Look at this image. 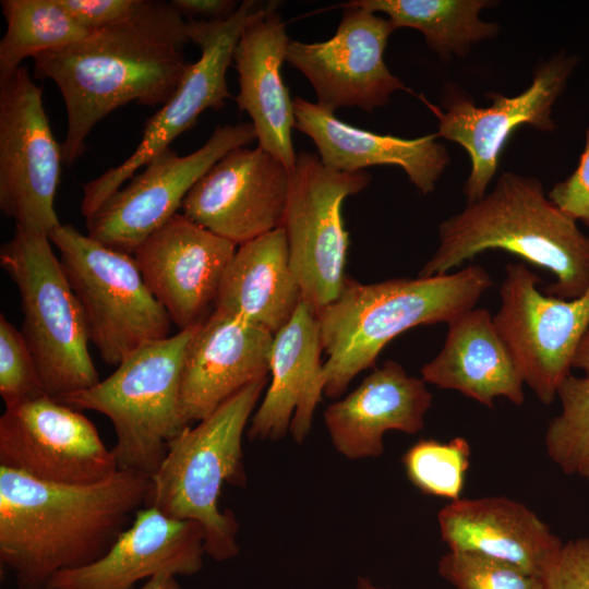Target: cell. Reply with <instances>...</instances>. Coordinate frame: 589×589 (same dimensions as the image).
Here are the masks:
<instances>
[{
  "label": "cell",
  "mask_w": 589,
  "mask_h": 589,
  "mask_svg": "<svg viewBox=\"0 0 589 589\" xmlns=\"http://www.w3.org/2000/svg\"><path fill=\"white\" fill-rule=\"evenodd\" d=\"M43 92L27 68L0 79V208L15 227L50 235L62 148L44 109Z\"/></svg>",
  "instance_id": "obj_11"
},
{
  "label": "cell",
  "mask_w": 589,
  "mask_h": 589,
  "mask_svg": "<svg viewBox=\"0 0 589 589\" xmlns=\"http://www.w3.org/2000/svg\"><path fill=\"white\" fill-rule=\"evenodd\" d=\"M82 309L89 341L118 365L142 345L169 337L171 321L146 286L132 254L60 224L49 235Z\"/></svg>",
  "instance_id": "obj_8"
},
{
  "label": "cell",
  "mask_w": 589,
  "mask_h": 589,
  "mask_svg": "<svg viewBox=\"0 0 589 589\" xmlns=\"http://www.w3.org/2000/svg\"><path fill=\"white\" fill-rule=\"evenodd\" d=\"M264 4L242 1L236 13L225 21L188 20L190 41L201 56L190 63L172 96L146 122L135 151L120 165L83 185L81 213L91 217L127 180L155 156L170 147L176 137L193 128L206 109L219 110L231 95L226 74L245 25Z\"/></svg>",
  "instance_id": "obj_10"
},
{
  "label": "cell",
  "mask_w": 589,
  "mask_h": 589,
  "mask_svg": "<svg viewBox=\"0 0 589 589\" xmlns=\"http://www.w3.org/2000/svg\"><path fill=\"white\" fill-rule=\"evenodd\" d=\"M149 477L118 470L94 484L38 481L0 467V565L17 589L103 557L145 506Z\"/></svg>",
  "instance_id": "obj_2"
},
{
  "label": "cell",
  "mask_w": 589,
  "mask_h": 589,
  "mask_svg": "<svg viewBox=\"0 0 589 589\" xmlns=\"http://www.w3.org/2000/svg\"><path fill=\"white\" fill-rule=\"evenodd\" d=\"M556 397L561 411L545 431L546 455L565 474L589 483V377L570 374Z\"/></svg>",
  "instance_id": "obj_30"
},
{
  "label": "cell",
  "mask_w": 589,
  "mask_h": 589,
  "mask_svg": "<svg viewBox=\"0 0 589 589\" xmlns=\"http://www.w3.org/2000/svg\"><path fill=\"white\" fill-rule=\"evenodd\" d=\"M440 243L418 276L448 274L489 250L510 252L550 271L542 291L564 300L589 288V236L545 195L534 177L503 172L481 200L438 226Z\"/></svg>",
  "instance_id": "obj_3"
},
{
  "label": "cell",
  "mask_w": 589,
  "mask_h": 589,
  "mask_svg": "<svg viewBox=\"0 0 589 589\" xmlns=\"http://www.w3.org/2000/svg\"><path fill=\"white\" fill-rule=\"evenodd\" d=\"M542 578L546 589H589V537L563 542Z\"/></svg>",
  "instance_id": "obj_34"
},
{
  "label": "cell",
  "mask_w": 589,
  "mask_h": 589,
  "mask_svg": "<svg viewBox=\"0 0 589 589\" xmlns=\"http://www.w3.org/2000/svg\"><path fill=\"white\" fill-rule=\"evenodd\" d=\"M290 172L261 147H237L187 194L182 214L237 245L283 227Z\"/></svg>",
  "instance_id": "obj_17"
},
{
  "label": "cell",
  "mask_w": 589,
  "mask_h": 589,
  "mask_svg": "<svg viewBox=\"0 0 589 589\" xmlns=\"http://www.w3.org/2000/svg\"><path fill=\"white\" fill-rule=\"evenodd\" d=\"M540 283L525 264H507L493 322L525 384L549 405L572 374L575 352L589 327V288L564 300L541 291Z\"/></svg>",
  "instance_id": "obj_12"
},
{
  "label": "cell",
  "mask_w": 589,
  "mask_h": 589,
  "mask_svg": "<svg viewBox=\"0 0 589 589\" xmlns=\"http://www.w3.org/2000/svg\"><path fill=\"white\" fill-rule=\"evenodd\" d=\"M315 313L300 302L291 320L274 337L271 384L253 413L247 435L252 441L279 440L288 433L302 443L324 394V363Z\"/></svg>",
  "instance_id": "obj_21"
},
{
  "label": "cell",
  "mask_w": 589,
  "mask_h": 589,
  "mask_svg": "<svg viewBox=\"0 0 589 589\" xmlns=\"http://www.w3.org/2000/svg\"><path fill=\"white\" fill-rule=\"evenodd\" d=\"M274 335L233 314L214 311L194 327L180 382V406L192 424L243 387L266 380Z\"/></svg>",
  "instance_id": "obj_19"
},
{
  "label": "cell",
  "mask_w": 589,
  "mask_h": 589,
  "mask_svg": "<svg viewBox=\"0 0 589 589\" xmlns=\"http://www.w3.org/2000/svg\"><path fill=\"white\" fill-rule=\"evenodd\" d=\"M193 330L142 345L105 380L58 399L111 421L118 469L153 476L169 444L191 425L181 411L180 382Z\"/></svg>",
  "instance_id": "obj_6"
},
{
  "label": "cell",
  "mask_w": 589,
  "mask_h": 589,
  "mask_svg": "<svg viewBox=\"0 0 589 589\" xmlns=\"http://www.w3.org/2000/svg\"><path fill=\"white\" fill-rule=\"evenodd\" d=\"M443 348L421 368V378L442 389L456 390L489 408L504 397L520 406L524 378L493 315L473 308L447 323Z\"/></svg>",
  "instance_id": "obj_26"
},
{
  "label": "cell",
  "mask_w": 589,
  "mask_h": 589,
  "mask_svg": "<svg viewBox=\"0 0 589 589\" xmlns=\"http://www.w3.org/2000/svg\"><path fill=\"white\" fill-rule=\"evenodd\" d=\"M0 395L5 406L47 395L24 335L0 315Z\"/></svg>",
  "instance_id": "obj_33"
},
{
  "label": "cell",
  "mask_w": 589,
  "mask_h": 589,
  "mask_svg": "<svg viewBox=\"0 0 589 589\" xmlns=\"http://www.w3.org/2000/svg\"><path fill=\"white\" fill-rule=\"evenodd\" d=\"M296 129L315 144L322 163L340 172L364 171L370 166L400 167L424 195L434 191L449 164L446 147L435 134L405 139L377 134L348 124L335 112L301 97L293 99Z\"/></svg>",
  "instance_id": "obj_25"
},
{
  "label": "cell",
  "mask_w": 589,
  "mask_h": 589,
  "mask_svg": "<svg viewBox=\"0 0 589 589\" xmlns=\"http://www.w3.org/2000/svg\"><path fill=\"white\" fill-rule=\"evenodd\" d=\"M548 196L567 216L589 228V127L576 168L555 183Z\"/></svg>",
  "instance_id": "obj_35"
},
{
  "label": "cell",
  "mask_w": 589,
  "mask_h": 589,
  "mask_svg": "<svg viewBox=\"0 0 589 589\" xmlns=\"http://www.w3.org/2000/svg\"><path fill=\"white\" fill-rule=\"evenodd\" d=\"M350 5L385 13L397 28L420 31L428 46L441 57L464 56L471 45L494 37L498 25L480 20L488 0H353Z\"/></svg>",
  "instance_id": "obj_28"
},
{
  "label": "cell",
  "mask_w": 589,
  "mask_h": 589,
  "mask_svg": "<svg viewBox=\"0 0 589 589\" xmlns=\"http://www.w3.org/2000/svg\"><path fill=\"white\" fill-rule=\"evenodd\" d=\"M370 181L365 171H335L317 154L297 153L283 228L301 300L315 314L339 296L347 278L349 236L342 203Z\"/></svg>",
  "instance_id": "obj_9"
},
{
  "label": "cell",
  "mask_w": 589,
  "mask_h": 589,
  "mask_svg": "<svg viewBox=\"0 0 589 589\" xmlns=\"http://www.w3.org/2000/svg\"><path fill=\"white\" fill-rule=\"evenodd\" d=\"M256 140L251 122L218 125L196 151L178 155L170 147L155 156L91 217L87 235L129 254L181 208L192 187L230 151Z\"/></svg>",
  "instance_id": "obj_13"
},
{
  "label": "cell",
  "mask_w": 589,
  "mask_h": 589,
  "mask_svg": "<svg viewBox=\"0 0 589 589\" xmlns=\"http://www.w3.org/2000/svg\"><path fill=\"white\" fill-rule=\"evenodd\" d=\"M573 369L584 371L585 376L589 377V327L575 352Z\"/></svg>",
  "instance_id": "obj_38"
},
{
  "label": "cell",
  "mask_w": 589,
  "mask_h": 589,
  "mask_svg": "<svg viewBox=\"0 0 589 589\" xmlns=\"http://www.w3.org/2000/svg\"><path fill=\"white\" fill-rule=\"evenodd\" d=\"M301 301L286 231L279 227L239 245L223 278L215 309L275 335Z\"/></svg>",
  "instance_id": "obj_27"
},
{
  "label": "cell",
  "mask_w": 589,
  "mask_h": 589,
  "mask_svg": "<svg viewBox=\"0 0 589 589\" xmlns=\"http://www.w3.org/2000/svg\"><path fill=\"white\" fill-rule=\"evenodd\" d=\"M341 8L333 37L317 43L291 39L286 61L309 80L318 105L334 112L344 107L372 111L388 104L396 91H407L384 61L396 27L388 19L348 2Z\"/></svg>",
  "instance_id": "obj_16"
},
{
  "label": "cell",
  "mask_w": 589,
  "mask_h": 589,
  "mask_svg": "<svg viewBox=\"0 0 589 589\" xmlns=\"http://www.w3.org/2000/svg\"><path fill=\"white\" fill-rule=\"evenodd\" d=\"M0 467L67 485L98 483L119 470L94 423L48 395L5 406Z\"/></svg>",
  "instance_id": "obj_14"
},
{
  "label": "cell",
  "mask_w": 589,
  "mask_h": 589,
  "mask_svg": "<svg viewBox=\"0 0 589 589\" xmlns=\"http://www.w3.org/2000/svg\"><path fill=\"white\" fill-rule=\"evenodd\" d=\"M236 251L233 242L177 213L132 255L149 291L181 332L214 311Z\"/></svg>",
  "instance_id": "obj_18"
},
{
  "label": "cell",
  "mask_w": 589,
  "mask_h": 589,
  "mask_svg": "<svg viewBox=\"0 0 589 589\" xmlns=\"http://www.w3.org/2000/svg\"><path fill=\"white\" fill-rule=\"evenodd\" d=\"M73 19L94 33L130 19L144 0H60Z\"/></svg>",
  "instance_id": "obj_36"
},
{
  "label": "cell",
  "mask_w": 589,
  "mask_h": 589,
  "mask_svg": "<svg viewBox=\"0 0 589 589\" xmlns=\"http://www.w3.org/2000/svg\"><path fill=\"white\" fill-rule=\"evenodd\" d=\"M266 381L243 387L195 426L185 428L149 477L145 506L199 522L205 554L218 562L239 553V522L230 509H219V497L225 484L245 486L242 436Z\"/></svg>",
  "instance_id": "obj_5"
},
{
  "label": "cell",
  "mask_w": 589,
  "mask_h": 589,
  "mask_svg": "<svg viewBox=\"0 0 589 589\" xmlns=\"http://www.w3.org/2000/svg\"><path fill=\"white\" fill-rule=\"evenodd\" d=\"M140 589H181L176 576L158 574L146 580Z\"/></svg>",
  "instance_id": "obj_39"
},
{
  "label": "cell",
  "mask_w": 589,
  "mask_h": 589,
  "mask_svg": "<svg viewBox=\"0 0 589 589\" xmlns=\"http://www.w3.org/2000/svg\"><path fill=\"white\" fill-rule=\"evenodd\" d=\"M437 521L448 551L503 561L541 577L563 543L534 512L506 496L452 501Z\"/></svg>",
  "instance_id": "obj_24"
},
{
  "label": "cell",
  "mask_w": 589,
  "mask_h": 589,
  "mask_svg": "<svg viewBox=\"0 0 589 589\" xmlns=\"http://www.w3.org/2000/svg\"><path fill=\"white\" fill-rule=\"evenodd\" d=\"M432 398L422 378L387 360L345 398L330 404L324 423L340 455L351 460L376 458L384 453L386 432L417 434L424 428Z\"/></svg>",
  "instance_id": "obj_23"
},
{
  "label": "cell",
  "mask_w": 589,
  "mask_h": 589,
  "mask_svg": "<svg viewBox=\"0 0 589 589\" xmlns=\"http://www.w3.org/2000/svg\"><path fill=\"white\" fill-rule=\"evenodd\" d=\"M7 31L0 40V79L22 67L28 57L73 45L91 33L60 0H1Z\"/></svg>",
  "instance_id": "obj_29"
},
{
  "label": "cell",
  "mask_w": 589,
  "mask_h": 589,
  "mask_svg": "<svg viewBox=\"0 0 589 589\" xmlns=\"http://www.w3.org/2000/svg\"><path fill=\"white\" fill-rule=\"evenodd\" d=\"M437 572L455 589H546L539 575L471 553L448 551L440 558Z\"/></svg>",
  "instance_id": "obj_32"
},
{
  "label": "cell",
  "mask_w": 589,
  "mask_h": 589,
  "mask_svg": "<svg viewBox=\"0 0 589 589\" xmlns=\"http://www.w3.org/2000/svg\"><path fill=\"white\" fill-rule=\"evenodd\" d=\"M50 242L48 235L15 227L1 247L0 263L19 290L21 332L45 393L58 400L100 380L82 309Z\"/></svg>",
  "instance_id": "obj_7"
},
{
  "label": "cell",
  "mask_w": 589,
  "mask_h": 589,
  "mask_svg": "<svg viewBox=\"0 0 589 589\" xmlns=\"http://www.w3.org/2000/svg\"><path fill=\"white\" fill-rule=\"evenodd\" d=\"M172 8L189 20L201 17L203 21H225L238 10L239 2L235 0H171Z\"/></svg>",
  "instance_id": "obj_37"
},
{
  "label": "cell",
  "mask_w": 589,
  "mask_h": 589,
  "mask_svg": "<svg viewBox=\"0 0 589 589\" xmlns=\"http://www.w3.org/2000/svg\"><path fill=\"white\" fill-rule=\"evenodd\" d=\"M204 554L199 522L144 506L103 557L56 574L46 589H132L158 574L192 576L203 567Z\"/></svg>",
  "instance_id": "obj_20"
},
{
  "label": "cell",
  "mask_w": 589,
  "mask_h": 589,
  "mask_svg": "<svg viewBox=\"0 0 589 589\" xmlns=\"http://www.w3.org/2000/svg\"><path fill=\"white\" fill-rule=\"evenodd\" d=\"M356 589H387L378 587L366 577H358Z\"/></svg>",
  "instance_id": "obj_40"
},
{
  "label": "cell",
  "mask_w": 589,
  "mask_h": 589,
  "mask_svg": "<svg viewBox=\"0 0 589 589\" xmlns=\"http://www.w3.org/2000/svg\"><path fill=\"white\" fill-rule=\"evenodd\" d=\"M578 63V57L558 53L538 67L531 84L516 96L489 93L488 107L450 93L442 110L428 101L438 119L436 135L462 146L471 168L464 187L468 203L481 200L494 178L501 154L513 133L522 125L552 131V108Z\"/></svg>",
  "instance_id": "obj_15"
},
{
  "label": "cell",
  "mask_w": 589,
  "mask_h": 589,
  "mask_svg": "<svg viewBox=\"0 0 589 589\" xmlns=\"http://www.w3.org/2000/svg\"><path fill=\"white\" fill-rule=\"evenodd\" d=\"M276 8L277 2L264 4L238 40L232 61L239 80L236 101L252 119L259 147L291 171L297 160L292 143L296 117L281 76L291 39Z\"/></svg>",
  "instance_id": "obj_22"
},
{
  "label": "cell",
  "mask_w": 589,
  "mask_h": 589,
  "mask_svg": "<svg viewBox=\"0 0 589 589\" xmlns=\"http://www.w3.org/2000/svg\"><path fill=\"white\" fill-rule=\"evenodd\" d=\"M471 447L462 436L448 442L420 440L402 456L408 480L422 493L447 498H461Z\"/></svg>",
  "instance_id": "obj_31"
},
{
  "label": "cell",
  "mask_w": 589,
  "mask_h": 589,
  "mask_svg": "<svg viewBox=\"0 0 589 589\" xmlns=\"http://www.w3.org/2000/svg\"><path fill=\"white\" fill-rule=\"evenodd\" d=\"M488 271L470 265L452 274L362 284L347 277L339 296L315 315L324 362V395L340 397L384 347L420 325L448 323L476 306L492 287Z\"/></svg>",
  "instance_id": "obj_4"
},
{
  "label": "cell",
  "mask_w": 589,
  "mask_h": 589,
  "mask_svg": "<svg viewBox=\"0 0 589 589\" xmlns=\"http://www.w3.org/2000/svg\"><path fill=\"white\" fill-rule=\"evenodd\" d=\"M189 41L187 21L170 2L144 0L124 22L33 58L35 77L52 80L64 100L63 161L74 164L95 124L117 108L163 106L191 63Z\"/></svg>",
  "instance_id": "obj_1"
}]
</instances>
